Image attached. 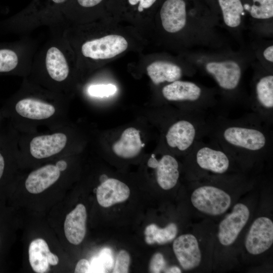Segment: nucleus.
<instances>
[{
	"label": "nucleus",
	"mask_w": 273,
	"mask_h": 273,
	"mask_svg": "<svg viewBox=\"0 0 273 273\" xmlns=\"http://www.w3.org/2000/svg\"><path fill=\"white\" fill-rule=\"evenodd\" d=\"M263 55L266 60L273 62V46H269L266 48L263 51Z\"/></svg>",
	"instance_id": "nucleus-34"
},
{
	"label": "nucleus",
	"mask_w": 273,
	"mask_h": 273,
	"mask_svg": "<svg viewBox=\"0 0 273 273\" xmlns=\"http://www.w3.org/2000/svg\"><path fill=\"white\" fill-rule=\"evenodd\" d=\"M51 30V37L38 48L27 78L70 98L73 88V50L63 35V29Z\"/></svg>",
	"instance_id": "nucleus-3"
},
{
	"label": "nucleus",
	"mask_w": 273,
	"mask_h": 273,
	"mask_svg": "<svg viewBox=\"0 0 273 273\" xmlns=\"http://www.w3.org/2000/svg\"><path fill=\"white\" fill-rule=\"evenodd\" d=\"M271 126L254 112L240 118L209 120L208 137L244 167L268 157L272 150Z\"/></svg>",
	"instance_id": "nucleus-2"
},
{
	"label": "nucleus",
	"mask_w": 273,
	"mask_h": 273,
	"mask_svg": "<svg viewBox=\"0 0 273 273\" xmlns=\"http://www.w3.org/2000/svg\"><path fill=\"white\" fill-rule=\"evenodd\" d=\"M117 89L112 84H91L86 88V94L92 98H104L114 95Z\"/></svg>",
	"instance_id": "nucleus-26"
},
{
	"label": "nucleus",
	"mask_w": 273,
	"mask_h": 273,
	"mask_svg": "<svg viewBox=\"0 0 273 273\" xmlns=\"http://www.w3.org/2000/svg\"><path fill=\"white\" fill-rule=\"evenodd\" d=\"M162 95L167 101L183 103L188 111L205 113L213 108L215 101L199 84L192 81L177 80L165 85Z\"/></svg>",
	"instance_id": "nucleus-7"
},
{
	"label": "nucleus",
	"mask_w": 273,
	"mask_h": 273,
	"mask_svg": "<svg viewBox=\"0 0 273 273\" xmlns=\"http://www.w3.org/2000/svg\"><path fill=\"white\" fill-rule=\"evenodd\" d=\"M194 176L203 177L206 172L220 175L231 168L233 159L215 142L198 141L186 154Z\"/></svg>",
	"instance_id": "nucleus-5"
},
{
	"label": "nucleus",
	"mask_w": 273,
	"mask_h": 273,
	"mask_svg": "<svg viewBox=\"0 0 273 273\" xmlns=\"http://www.w3.org/2000/svg\"><path fill=\"white\" fill-rule=\"evenodd\" d=\"M29 260L33 270L37 273H44L49 265H56L59 262L57 255L52 253L47 243L42 239L32 241L29 247Z\"/></svg>",
	"instance_id": "nucleus-19"
},
{
	"label": "nucleus",
	"mask_w": 273,
	"mask_h": 273,
	"mask_svg": "<svg viewBox=\"0 0 273 273\" xmlns=\"http://www.w3.org/2000/svg\"><path fill=\"white\" fill-rule=\"evenodd\" d=\"M148 76L154 84L158 85L164 82H172L179 80L183 76V70L177 65L164 61H157L147 68Z\"/></svg>",
	"instance_id": "nucleus-22"
},
{
	"label": "nucleus",
	"mask_w": 273,
	"mask_h": 273,
	"mask_svg": "<svg viewBox=\"0 0 273 273\" xmlns=\"http://www.w3.org/2000/svg\"><path fill=\"white\" fill-rule=\"evenodd\" d=\"M177 232V225L174 223H170L164 228L152 223L145 229V241L148 244H164L175 239Z\"/></svg>",
	"instance_id": "nucleus-23"
},
{
	"label": "nucleus",
	"mask_w": 273,
	"mask_h": 273,
	"mask_svg": "<svg viewBox=\"0 0 273 273\" xmlns=\"http://www.w3.org/2000/svg\"><path fill=\"white\" fill-rule=\"evenodd\" d=\"M37 49L36 42L28 37L0 43V76L27 77Z\"/></svg>",
	"instance_id": "nucleus-6"
},
{
	"label": "nucleus",
	"mask_w": 273,
	"mask_h": 273,
	"mask_svg": "<svg viewBox=\"0 0 273 273\" xmlns=\"http://www.w3.org/2000/svg\"><path fill=\"white\" fill-rule=\"evenodd\" d=\"M156 1V0H128L130 5L134 6L139 4L138 10L142 12L144 9L150 8Z\"/></svg>",
	"instance_id": "nucleus-31"
},
{
	"label": "nucleus",
	"mask_w": 273,
	"mask_h": 273,
	"mask_svg": "<svg viewBox=\"0 0 273 273\" xmlns=\"http://www.w3.org/2000/svg\"><path fill=\"white\" fill-rule=\"evenodd\" d=\"M128 46L127 41L122 36L110 34L83 41L79 51L84 59L99 61L115 57L124 52Z\"/></svg>",
	"instance_id": "nucleus-9"
},
{
	"label": "nucleus",
	"mask_w": 273,
	"mask_h": 273,
	"mask_svg": "<svg viewBox=\"0 0 273 273\" xmlns=\"http://www.w3.org/2000/svg\"><path fill=\"white\" fill-rule=\"evenodd\" d=\"M191 201L198 211L211 216L224 213L232 203L231 197L227 192L209 184L196 188L191 195Z\"/></svg>",
	"instance_id": "nucleus-8"
},
{
	"label": "nucleus",
	"mask_w": 273,
	"mask_h": 273,
	"mask_svg": "<svg viewBox=\"0 0 273 273\" xmlns=\"http://www.w3.org/2000/svg\"><path fill=\"white\" fill-rule=\"evenodd\" d=\"M86 210L82 204H78L65 218L64 229L68 241L78 245L83 241L86 233Z\"/></svg>",
	"instance_id": "nucleus-20"
},
{
	"label": "nucleus",
	"mask_w": 273,
	"mask_h": 273,
	"mask_svg": "<svg viewBox=\"0 0 273 273\" xmlns=\"http://www.w3.org/2000/svg\"><path fill=\"white\" fill-rule=\"evenodd\" d=\"M161 24L167 32L183 30L187 23L186 5L184 0H166L160 12Z\"/></svg>",
	"instance_id": "nucleus-17"
},
{
	"label": "nucleus",
	"mask_w": 273,
	"mask_h": 273,
	"mask_svg": "<svg viewBox=\"0 0 273 273\" xmlns=\"http://www.w3.org/2000/svg\"><path fill=\"white\" fill-rule=\"evenodd\" d=\"M148 165L156 169V180L162 189L168 190L176 186L179 177V164L173 155L165 154L157 159L152 155Z\"/></svg>",
	"instance_id": "nucleus-16"
},
{
	"label": "nucleus",
	"mask_w": 273,
	"mask_h": 273,
	"mask_svg": "<svg viewBox=\"0 0 273 273\" xmlns=\"http://www.w3.org/2000/svg\"><path fill=\"white\" fill-rule=\"evenodd\" d=\"M79 6L84 8H90L99 5L103 0H76Z\"/></svg>",
	"instance_id": "nucleus-33"
},
{
	"label": "nucleus",
	"mask_w": 273,
	"mask_h": 273,
	"mask_svg": "<svg viewBox=\"0 0 273 273\" xmlns=\"http://www.w3.org/2000/svg\"><path fill=\"white\" fill-rule=\"evenodd\" d=\"M90 272H106V270L98 256L94 257L90 262Z\"/></svg>",
	"instance_id": "nucleus-30"
},
{
	"label": "nucleus",
	"mask_w": 273,
	"mask_h": 273,
	"mask_svg": "<svg viewBox=\"0 0 273 273\" xmlns=\"http://www.w3.org/2000/svg\"><path fill=\"white\" fill-rule=\"evenodd\" d=\"M173 250L182 268L186 270L198 267L202 260L199 242L192 234L181 235L173 242Z\"/></svg>",
	"instance_id": "nucleus-15"
},
{
	"label": "nucleus",
	"mask_w": 273,
	"mask_h": 273,
	"mask_svg": "<svg viewBox=\"0 0 273 273\" xmlns=\"http://www.w3.org/2000/svg\"><path fill=\"white\" fill-rule=\"evenodd\" d=\"M218 2L225 25L231 28L239 26L244 10L241 0H218Z\"/></svg>",
	"instance_id": "nucleus-24"
},
{
	"label": "nucleus",
	"mask_w": 273,
	"mask_h": 273,
	"mask_svg": "<svg viewBox=\"0 0 273 273\" xmlns=\"http://www.w3.org/2000/svg\"><path fill=\"white\" fill-rule=\"evenodd\" d=\"M165 266L166 262L163 255L160 253H156L153 255L151 259L149 270L153 273L161 272Z\"/></svg>",
	"instance_id": "nucleus-28"
},
{
	"label": "nucleus",
	"mask_w": 273,
	"mask_h": 273,
	"mask_svg": "<svg viewBox=\"0 0 273 273\" xmlns=\"http://www.w3.org/2000/svg\"><path fill=\"white\" fill-rule=\"evenodd\" d=\"M130 256L128 252L124 250H120L117 255L113 272H128L130 264Z\"/></svg>",
	"instance_id": "nucleus-27"
},
{
	"label": "nucleus",
	"mask_w": 273,
	"mask_h": 273,
	"mask_svg": "<svg viewBox=\"0 0 273 273\" xmlns=\"http://www.w3.org/2000/svg\"><path fill=\"white\" fill-rule=\"evenodd\" d=\"M129 195V188L125 184L112 178L102 182L96 191L97 201L104 207H109L124 202L128 198Z\"/></svg>",
	"instance_id": "nucleus-18"
},
{
	"label": "nucleus",
	"mask_w": 273,
	"mask_h": 273,
	"mask_svg": "<svg viewBox=\"0 0 273 273\" xmlns=\"http://www.w3.org/2000/svg\"><path fill=\"white\" fill-rule=\"evenodd\" d=\"M69 98L23 78L19 89L0 108L5 120L19 133L51 128L67 122Z\"/></svg>",
	"instance_id": "nucleus-1"
},
{
	"label": "nucleus",
	"mask_w": 273,
	"mask_h": 273,
	"mask_svg": "<svg viewBox=\"0 0 273 273\" xmlns=\"http://www.w3.org/2000/svg\"><path fill=\"white\" fill-rule=\"evenodd\" d=\"M90 263L85 259H81L77 262L75 268V272L87 273L90 272Z\"/></svg>",
	"instance_id": "nucleus-32"
},
{
	"label": "nucleus",
	"mask_w": 273,
	"mask_h": 273,
	"mask_svg": "<svg viewBox=\"0 0 273 273\" xmlns=\"http://www.w3.org/2000/svg\"><path fill=\"white\" fill-rule=\"evenodd\" d=\"M250 210L247 205L239 203L234 206L231 213L220 222L218 239L223 246L233 244L245 226L250 217Z\"/></svg>",
	"instance_id": "nucleus-13"
},
{
	"label": "nucleus",
	"mask_w": 273,
	"mask_h": 273,
	"mask_svg": "<svg viewBox=\"0 0 273 273\" xmlns=\"http://www.w3.org/2000/svg\"><path fill=\"white\" fill-rule=\"evenodd\" d=\"M251 109L265 123L271 126L273 122V75H263L254 85Z\"/></svg>",
	"instance_id": "nucleus-11"
},
{
	"label": "nucleus",
	"mask_w": 273,
	"mask_h": 273,
	"mask_svg": "<svg viewBox=\"0 0 273 273\" xmlns=\"http://www.w3.org/2000/svg\"><path fill=\"white\" fill-rule=\"evenodd\" d=\"M98 257L104 265L106 270L110 269L113 265V257L111 250L108 248L103 249Z\"/></svg>",
	"instance_id": "nucleus-29"
},
{
	"label": "nucleus",
	"mask_w": 273,
	"mask_h": 273,
	"mask_svg": "<svg viewBox=\"0 0 273 273\" xmlns=\"http://www.w3.org/2000/svg\"><path fill=\"white\" fill-rule=\"evenodd\" d=\"M5 120L3 116L1 110L0 109V127L4 123Z\"/></svg>",
	"instance_id": "nucleus-36"
},
{
	"label": "nucleus",
	"mask_w": 273,
	"mask_h": 273,
	"mask_svg": "<svg viewBox=\"0 0 273 273\" xmlns=\"http://www.w3.org/2000/svg\"><path fill=\"white\" fill-rule=\"evenodd\" d=\"M164 272L169 273H180L181 271L179 267L174 266L167 268Z\"/></svg>",
	"instance_id": "nucleus-35"
},
{
	"label": "nucleus",
	"mask_w": 273,
	"mask_h": 273,
	"mask_svg": "<svg viewBox=\"0 0 273 273\" xmlns=\"http://www.w3.org/2000/svg\"><path fill=\"white\" fill-rule=\"evenodd\" d=\"M250 5L245 4L244 9L247 11L251 16L256 19L264 20L272 18L273 0H252Z\"/></svg>",
	"instance_id": "nucleus-25"
},
{
	"label": "nucleus",
	"mask_w": 273,
	"mask_h": 273,
	"mask_svg": "<svg viewBox=\"0 0 273 273\" xmlns=\"http://www.w3.org/2000/svg\"><path fill=\"white\" fill-rule=\"evenodd\" d=\"M68 156L56 158L54 163L46 164L31 171L25 180L26 190L36 194L54 185L68 169Z\"/></svg>",
	"instance_id": "nucleus-10"
},
{
	"label": "nucleus",
	"mask_w": 273,
	"mask_h": 273,
	"mask_svg": "<svg viewBox=\"0 0 273 273\" xmlns=\"http://www.w3.org/2000/svg\"><path fill=\"white\" fill-rule=\"evenodd\" d=\"M144 146L140 131L134 127H129L122 132L120 139L113 144L112 150L117 156L129 159L138 155Z\"/></svg>",
	"instance_id": "nucleus-21"
},
{
	"label": "nucleus",
	"mask_w": 273,
	"mask_h": 273,
	"mask_svg": "<svg viewBox=\"0 0 273 273\" xmlns=\"http://www.w3.org/2000/svg\"><path fill=\"white\" fill-rule=\"evenodd\" d=\"M75 136L68 122L46 131L19 133V160L40 162L69 156L74 150Z\"/></svg>",
	"instance_id": "nucleus-4"
},
{
	"label": "nucleus",
	"mask_w": 273,
	"mask_h": 273,
	"mask_svg": "<svg viewBox=\"0 0 273 273\" xmlns=\"http://www.w3.org/2000/svg\"><path fill=\"white\" fill-rule=\"evenodd\" d=\"M273 243V222L267 217L257 218L247 234L245 246L252 255L260 254L269 249Z\"/></svg>",
	"instance_id": "nucleus-14"
},
{
	"label": "nucleus",
	"mask_w": 273,
	"mask_h": 273,
	"mask_svg": "<svg viewBox=\"0 0 273 273\" xmlns=\"http://www.w3.org/2000/svg\"><path fill=\"white\" fill-rule=\"evenodd\" d=\"M205 69L225 93H233L239 88L242 71L236 62L232 60L212 61L205 65Z\"/></svg>",
	"instance_id": "nucleus-12"
}]
</instances>
